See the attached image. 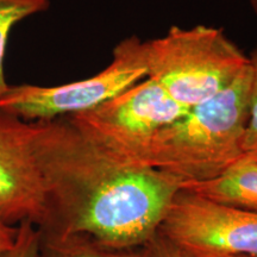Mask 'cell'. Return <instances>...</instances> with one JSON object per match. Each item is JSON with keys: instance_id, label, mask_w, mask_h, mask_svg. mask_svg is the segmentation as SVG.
I'll use <instances>...</instances> for the list:
<instances>
[{"instance_id": "1", "label": "cell", "mask_w": 257, "mask_h": 257, "mask_svg": "<svg viewBox=\"0 0 257 257\" xmlns=\"http://www.w3.org/2000/svg\"><path fill=\"white\" fill-rule=\"evenodd\" d=\"M44 187L38 230L140 248L159 232L181 189L175 176L108 152L68 117L31 121Z\"/></svg>"}, {"instance_id": "2", "label": "cell", "mask_w": 257, "mask_h": 257, "mask_svg": "<svg viewBox=\"0 0 257 257\" xmlns=\"http://www.w3.org/2000/svg\"><path fill=\"white\" fill-rule=\"evenodd\" d=\"M250 82L249 64L229 87L162 128L153 138L142 165L175 176L181 184L223 173L244 154Z\"/></svg>"}, {"instance_id": "3", "label": "cell", "mask_w": 257, "mask_h": 257, "mask_svg": "<svg viewBox=\"0 0 257 257\" xmlns=\"http://www.w3.org/2000/svg\"><path fill=\"white\" fill-rule=\"evenodd\" d=\"M147 78L180 105L191 108L219 94L249 66V55L223 29L174 25L143 41Z\"/></svg>"}, {"instance_id": "4", "label": "cell", "mask_w": 257, "mask_h": 257, "mask_svg": "<svg viewBox=\"0 0 257 257\" xmlns=\"http://www.w3.org/2000/svg\"><path fill=\"white\" fill-rule=\"evenodd\" d=\"M146 78L143 41L125 37L99 73L57 86H10L0 99V110L25 121L54 120L92 110Z\"/></svg>"}, {"instance_id": "5", "label": "cell", "mask_w": 257, "mask_h": 257, "mask_svg": "<svg viewBox=\"0 0 257 257\" xmlns=\"http://www.w3.org/2000/svg\"><path fill=\"white\" fill-rule=\"evenodd\" d=\"M188 110L146 78L92 110L68 118L108 152L142 165L153 138Z\"/></svg>"}, {"instance_id": "6", "label": "cell", "mask_w": 257, "mask_h": 257, "mask_svg": "<svg viewBox=\"0 0 257 257\" xmlns=\"http://www.w3.org/2000/svg\"><path fill=\"white\" fill-rule=\"evenodd\" d=\"M159 232L185 257L257 256V212L180 189Z\"/></svg>"}, {"instance_id": "7", "label": "cell", "mask_w": 257, "mask_h": 257, "mask_svg": "<svg viewBox=\"0 0 257 257\" xmlns=\"http://www.w3.org/2000/svg\"><path fill=\"white\" fill-rule=\"evenodd\" d=\"M31 121L0 110V207L12 224L38 227L44 216V187L32 147Z\"/></svg>"}, {"instance_id": "8", "label": "cell", "mask_w": 257, "mask_h": 257, "mask_svg": "<svg viewBox=\"0 0 257 257\" xmlns=\"http://www.w3.org/2000/svg\"><path fill=\"white\" fill-rule=\"evenodd\" d=\"M181 188L220 204L257 212V157L243 154L216 178L185 182Z\"/></svg>"}, {"instance_id": "9", "label": "cell", "mask_w": 257, "mask_h": 257, "mask_svg": "<svg viewBox=\"0 0 257 257\" xmlns=\"http://www.w3.org/2000/svg\"><path fill=\"white\" fill-rule=\"evenodd\" d=\"M35 257H149L146 246L115 248L80 234H53L40 231Z\"/></svg>"}, {"instance_id": "10", "label": "cell", "mask_w": 257, "mask_h": 257, "mask_svg": "<svg viewBox=\"0 0 257 257\" xmlns=\"http://www.w3.org/2000/svg\"><path fill=\"white\" fill-rule=\"evenodd\" d=\"M49 0H0V99L10 86L5 80L4 59L12 28L18 22L49 8Z\"/></svg>"}, {"instance_id": "11", "label": "cell", "mask_w": 257, "mask_h": 257, "mask_svg": "<svg viewBox=\"0 0 257 257\" xmlns=\"http://www.w3.org/2000/svg\"><path fill=\"white\" fill-rule=\"evenodd\" d=\"M250 73V101H249V119L246 124L245 135L243 141V153L246 155L257 157V46L249 55Z\"/></svg>"}, {"instance_id": "12", "label": "cell", "mask_w": 257, "mask_h": 257, "mask_svg": "<svg viewBox=\"0 0 257 257\" xmlns=\"http://www.w3.org/2000/svg\"><path fill=\"white\" fill-rule=\"evenodd\" d=\"M40 243V230L30 221L19 224V233L14 248L0 257H35Z\"/></svg>"}, {"instance_id": "13", "label": "cell", "mask_w": 257, "mask_h": 257, "mask_svg": "<svg viewBox=\"0 0 257 257\" xmlns=\"http://www.w3.org/2000/svg\"><path fill=\"white\" fill-rule=\"evenodd\" d=\"M144 246L149 257H185L184 253L160 232H157Z\"/></svg>"}, {"instance_id": "14", "label": "cell", "mask_w": 257, "mask_h": 257, "mask_svg": "<svg viewBox=\"0 0 257 257\" xmlns=\"http://www.w3.org/2000/svg\"><path fill=\"white\" fill-rule=\"evenodd\" d=\"M19 225L12 224L0 207V255L14 248L17 242Z\"/></svg>"}, {"instance_id": "15", "label": "cell", "mask_w": 257, "mask_h": 257, "mask_svg": "<svg viewBox=\"0 0 257 257\" xmlns=\"http://www.w3.org/2000/svg\"><path fill=\"white\" fill-rule=\"evenodd\" d=\"M249 3H250V6H251L252 11L257 15V0H249Z\"/></svg>"}, {"instance_id": "16", "label": "cell", "mask_w": 257, "mask_h": 257, "mask_svg": "<svg viewBox=\"0 0 257 257\" xmlns=\"http://www.w3.org/2000/svg\"><path fill=\"white\" fill-rule=\"evenodd\" d=\"M214 257H257L252 255H224V256H214Z\"/></svg>"}]
</instances>
